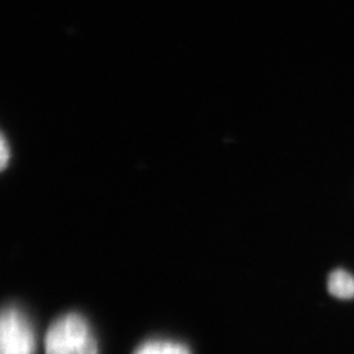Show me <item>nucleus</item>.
<instances>
[{"label": "nucleus", "instance_id": "f257e3e1", "mask_svg": "<svg viewBox=\"0 0 354 354\" xmlns=\"http://www.w3.org/2000/svg\"><path fill=\"white\" fill-rule=\"evenodd\" d=\"M46 354H99L97 341L87 320L68 313L58 317L44 338Z\"/></svg>", "mask_w": 354, "mask_h": 354}, {"label": "nucleus", "instance_id": "f03ea898", "mask_svg": "<svg viewBox=\"0 0 354 354\" xmlns=\"http://www.w3.org/2000/svg\"><path fill=\"white\" fill-rule=\"evenodd\" d=\"M36 337L26 315L6 307L0 320V354H35Z\"/></svg>", "mask_w": 354, "mask_h": 354}, {"label": "nucleus", "instance_id": "7ed1b4c3", "mask_svg": "<svg viewBox=\"0 0 354 354\" xmlns=\"http://www.w3.org/2000/svg\"><path fill=\"white\" fill-rule=\"evenodd\" d=\"M328 291L341 300L354 298V276L344 269H335L328 276Z\"/></svg>", "mask_w": 354, "mask_h": 354}, {"label": "nucleus", "instance_id": "20e7f679", "mask_svg": "<svg viewBox=\"0 0 354 354\" xmlns=\"http://www.w3.org/2000/svg\"><path fill=\"white\" fill-rule=\"evenodd\" d=\"M133 354H191L186 346L171 339H152L142 344Z\"/></svg>", "mask_w": 354, "mask_h": 354}, {"label": "nucleus", "instance_id": "39448f33", "mask_svg": "<svg viewBox=\"0 0 354 354\" xmlns=\"http://www.w3.org/2000/svg\"><path fill=\"white\" fill-rule=\"evenodd\" d=\"M0 147H2V153H0V164H2V169L6 167L8 164V158H9V149H8V142L5 139V136L2 138V142H0Z\"/></svg>", "mask_w": 354, "mask_h": 354}]
</instances>
